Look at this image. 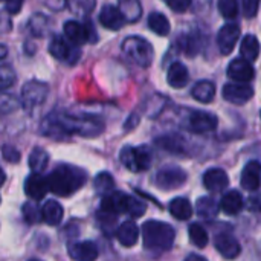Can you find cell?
Instances as JSON below:
<instances>
[{
	"label": "cell",
	"instance_id": "cell-1",
	"mask_svg": "<svg viewBox=\"0 0 261 261\" xmlns=\"http://www.w3.org/2000/svg\"><path fill=\"white\" fill-rule=\"evenodd\" d=\"M102 132L104 122L95 115H70L52 112L41 122V133L52 138H63L67 135L93 138Z\"/></svg>",
	"mask_w": 261,
	"mask_h": 261
},
{
	"label": "cell",
	"instance_id": "cell-2",
	"mask_svg": "<svg viewBox=\"0 0 261 261\" xmlns=\"http://www.w3.org/2000/svg\"><path fill=\"white\" fill-rule=\"evenodd\" d=\"M46 180L49 191L60 197H67L76 193L80 188H83V185L87 180V174L84 170L78 167L63 164L54 168L50 174L46 177Z\"/></svg>",
	"mask_w": 261,
	"mask_h": 261
},
{
	"label": "cell",
	"instance_id": "cell-3",
	"mask_svg": "<svg viewBox=\"0 0 261 261\" xmlns=\"http://www.w3.org/2000/svg\"><path fill=\"white\" fill-rule=\"evenodd\" d=\"M176 232L171 225L159 222V220H148L142 225V240L144 246L153 252H165L173 248Z\"/></svg>",
	"mask_w": 261,
	"mask_h": 261
},
{
	"label": "cell",
	"instance_id": "cell-4",
	"mask_svg": "<svg viewBox=\"0 0 261 261\" xmlns=\"http://www.w3.org/2000/svg\"><path fill=\"white\" fill-rule=\"evenodd\" d=\"M121 50H122V55L130 61L133 63L135 66H139V67H150L153 64V58H154V49H153V44L139 37V35H130L127 37L124 41H122V46H121Z\"/></svg>",
	"mask_w": 261,
	"mask_h": 261
},
{
	"label": "cell",
	"instance_id": "cell-5",
	"mask_svg": "<svg viewBox=\"0 0 261 261\" xmlns=\"http://www.w3.org/2000/svg\"><path fill=\"white\" fill-rule=\"evenodd\" d=\"M63 31H64V38L73 46L98 41V34L92 20H86L83 23L76 20H69L64 23Z\"/></svg>",
	"mask_w": 261,
	"mask_h": 261
},
{
	"label": "cell",
	"instance_id": "cell-6",
	"mask_svg": "<svg viewBox=\"0 0 261 261\" xmlns=\"http://www.w3.org/2000/svg\"><path fill=\"white\" fill-rule=\"evenodd\" d=\"M153 161V153L150 147L139 145V147H124L121 151V162L130 171H145L150 168Z\"/></svg>",
	"mask_w": 261,
	"mask_h": 261
},
{
	"label": "cell",
	"instance_id": "cell-7",
	"mask_svg": "<svg viewBox=\"0 0 261 261\" xmlns=\"http://www.w3.org/2000/svg\"><path fill=\"white\" fill-rule=\"evenodd\" d=\"M49 93V86L46 83L31 80L21 89V104L26 110H34L41 106Z\"/></svg>",
	"mask_w": 261,
	"mask_h": 261
},
{
	"label": "cell",
	"instance_id": "cell-8",
	"mask_svg": "<svg viewBox=\"0 0 261 261\" xmlns=\"http://www.w3.org/2000/svg\"><path fill=\"white\" fill-rule=\"evenodd\" d=\"M49 54L57 58L61 63L66 64H75L78 63L81 52L76 46H73L72 43H69L64 37L60 35H54L49 44Z\"/></svg>",
	"mask_w": 261,
	"mask_h": 261
},
{
	"label": "cell",
	"instance_id": "cell-9",
	"mask_svg": "<svg viewBox=\"0 0 261 261\" xmlns=\"http://www.w3.org/2000/svg\"><path fill=\"white\" fill-rule=\"evenodd\" d=\"M185 182H187V173L176 165L164 167L156 174V185L162 190H167V191L177 190Z\"/></svg>",
	"mask_w": 261,
	"mask_h": 261
},
{
	"label": "cell",
	"instance_id": "cell-10",
	"mask_svg": "<svg viewBox=\"0 0 261 261\" xmlns=\"http://www.w3.org/2000/svg\"><path fill=\"white\" fill-rule=\"evenodd\" d=\"M217 116L203 112V110H193L187 118V128L193 133H208L217 127Z\"/></svg>",
	"mask_w": 261,
	"mask_h": 261
},
{
	"label": "cell",
	"instance_id": "cell-11",
	"mask_svg": "<svg viewBox=\"0 0 261 261\" xmlns=\"http://www.w3.org/2000/svg\"><path fill=\"white\" fill-rule=\"evenodd\" d=\"M240 34H242V29L237 23H226L225 26H222V29L217 34V44H219L220 54L229 55L234 50L240 38Z\"/></svg>",
	"mask_w": 261,
	"mask_h": 261
},
{
	"label": "cell",
	"instance_id": "cell-12",
	"mask_svg": "<svg viewBox=\"0 0 261 261\" xmlns=\"http://www.w3.org/2000/svg\"><path fill=\"white\" fill-rule=\"evenodd\" d=\"M222 95L228 102L242 106V104H246L254 96V89L249 84L231 83V84H225Z\"/></svg>",
	"mask_w": 261,
	"mask_h": 261
},
{
	"label": "cell",
	"instance_id": "cell-13",
	"mask_svg": "<svg viewBox=\"0 0 261 261\" xmlns=\"http://www.w3.org/2000/svg\"><path fill=\"white\" fill-rule=\"evenodd\" d=\"M228 76L236 83L248 84L249 81L254 80L255 69L252 66V63L246 61L245 58H236L228 66Z\"/></svg>",
	"mask_w": 261,
	"mask_h": 261
},
{
	"label": "cell",
	"instance_id": "cell-14",
	"mask_svg": "<svg viewBox=\"0 0 261 261\" xmlns=\"http://www.w3.org/2000/svg\"><path fill=\"white\" fill-rule=\"evenodd\" d=\"M99 23L109 29V31H119L125 26V18L121 14V11L118 9V6L115 5H106L102 6L101 12H99Z\"/></svg>",
	"mask_w": 261,
	"mask_h": 261
},
{
	"label": "cell",
	"instance_id": "cell-15",
	"mask_svg": "<svg viewBox=\"0 0 261 261\" xmlns=\"http://www.w3.org/2000/svg\"><path fill=\"white\" fill-rule=\"evenodd\" d=\"M216 249L219 251V254L228 260H234L240 255V243L237 242V239H234L231 234L228 232H222L216 237L214 240Z\"/></svg>",
	"mask_w": 261,
	"mask_h": 261
},
{
	"label": "cell",
	"instance_id": "cell-16",
	"mask_svg": "<svg viewBox=\"0 0 261 261\" xmlns=\"http://www.w3.org/2000/svg\"><path fill=\"white\" fill-rule=\"evenodd\" d=\"M47 180L40 173H32L24 180V193L32 200H41L47 194Z\"/></svg>",
	"mask_w": 261,
	"mask_h": 261
},
{
	"label": "cell",
	"instance_id": "cell-17",
	"mask_svg": "<svg viewBox=\"0 0 261 261\" xmlns=\"http://www.w3.org/2000/svg\"><path fill=\"white\" fill-rule=\"evenodd\" d=\"M69 255L73 261H95L98 248L93 242H76L69 245Z\"/></svg>",
	"mask_w": 261,
	"mask_h": 261
},
{
	"label": "cell",
	"instance_id": "cell-18",
	"mask_svg": "<svg viewBox=\"0 0 261 261\" xmlns=\"http://www.w3.org/2000/svg\"><path fill=\"white\" fill-rule=\"evenodd\" d=\"M229 184L228 174L222 168H210L203 174V185L211 193H220L223 191Z\"/></svg>",
	"mask_w": 261,
	"mask_h": 261
},
{
	"label": "cell",
	"instance_id": "cell-19",
	"mask_svg": "<svg viewBox=\"0 0 261 261\" xmlns=\"http://www.w3.org/2000/svg\"><path fill=\"white\" fill-rule=\"evenodd\" d=\"M190 81V72L180 61H174L167 72V83L173 89H184Z\"/></svg>",
	"mask_w": 261,
	"mask_h": 261
},
{
	"label": "cell",
	"instance_id": "cell-20",
	"mask_svg": "<svg viewBox=\"0 0 261 261\" xmlns=\"http://www.w3.org/2000/svg\"><path fill=\"white\" fill-rule=\"evenodd\" d=\"M40 219L49 226L60 225L63 220V206L57 200H46L40 210Z\"/></svg>",
	"mask_w": 261,
	"mask_h": 261
},
{
	"label": "cell",
	"instance_id": "cell-21",
	"mask_svg": "<svg viewBox=\"0 0 261 261\" xmlns=\"http://www.w3.org/2000/svg\"><path fill=\"white\" fill-rule=\"evenodd\" d=\"M240 182L248 191H257L260 188V164L257 161H252L245 167Z\"/></svg>",
	"mask_w": 261,
	"mask_h": 261
},
{
	"label": "cell",
	"instance_id": "cell-22",
	"mask_svg": "<svg viewBox=\"0 0 261 261\" xmlns=\"http://www.w3.org/2000/svg\"><path fill=\"white\" fill-rule=\"evenodd\" d=\"M243 206H245V200L239 191H228L222 197V202L219 205V208L228 216H237L243 210Z\"/></svg>",
	"mask_w": 261,
	"mask_h": 261
},
{
	"label": "cell",
	"instance_id": "cell-23",
	"mask_svg": "<svg viewBox=\"0 0 261 261\" xmlns=\"http://www.w3.org/2000/svg\"><path fill=\"white\" fill-rule=\"evenodd\" d=\"M28 29L29 32L34 35V37H46L50 29H52V21L47 15L41 14V12H37L34 14L29 20H28Z\"/></svg>",
	"mask_w": 261,
	"mask_h": 261
},
{
	"label": "cell",
	"instance_id": "cell-24",
	"mask_svg": "<svg viewBox=\"0 0 261 261\" xmlns=\"http://www.w3.org/2000/svg\"><path fill=\"white\" fill-rule=\"evenodd\" d=\"M116 239L122 246L132 248L138 243L139 229L133 222H124L122 225H119V228L116 231Z\"/></svg>",
	"mask_w": 261,
	"mask_h": 261
},
{
	"label": "cell",
	"instance_id": "cell-25",
	"mask_svg": "<svg viewBox=\"0 0 261 261\" xmlns=\"http://www.w3.org/2000/svg\"><path fill=\"white\" fill-rule=\"evenodd\" d=\"M191 95L196 101L210 104L216 96V84L210 80H202L194 84V87L191 89Z\"/></svg>",
	"mask_w": 261,
	"mask_h": 261
},
{
	"label": "cell",
	"instance_id": "cell-26",
	"mask_svg": "<svg viewBox=\"0 0 261 261\" xmlns=\"http://www.w3.org/2000/svg\"><path fill=\"white\" fill-rule=\"evenodd\" d=\"M240 54L249 63H252V61H255L258 58V54H260V41H258V38L254 34L245 35V38L242 40V44H240Z\"/></svg>",
	"mask_w": 261,
	"mask_h": 261
},
{
	"label": "cell",
	"instance_id": "cell-27",
	"mask_svg": "<svg viewBox=\"0 0 261 261\" xmlns=\"http://www.w3.org/2000/svg\"><path fill=\"white\" fill-rule=\"evenodd\" d=\"M202 32L199 29H193L188 34L184 35L182 38V49L187 55L190 57H196L200 49H202Z\"/></svg>",
	"mask_w": 261,
	"mask_h": 261
},
{
	"label": "cell",
	"instance_id": "cell-28",
	"mask_svg": "<svg viewBox=\"0 0 261 261\" xmlns=\"http://www.w3.org/2000/svg\"><path fill=\"white\" fill-rule=\"evenodd\" d=\"M170 213L177 220H188L193 216V206L185 197H176L170 203Z\"/></svg>",
	"mask_w": 261,
	"mask_h": 261
},
{
	"label": "cell",
	"instance_id": "cell-29",
	"mask_svg": "<svg viewBox=\"0 0 261 261\" xmlns=\"http://www.w3.org/2000/svg\"><path fill=\"white\" fill-rule=\"evenodd\" d=\"M148 28L159 37H167L171 31L170 20L162 12H151L148 15Z\"/></svg>",
	"mask_w": 261,
	"mask_h": 261
},
{
	"label": "cell",
	"instance_id": "cell-30",
	"mask_svg": "<svg viewBox=\"0 0 261 261\" xmlns=\"http://www.w3.org/2000/svg\"><path fill=\"white\" fill-rule=\"evenodd\" d=\"M118 9L124 15L125 21H130V23L138 21L142 15V6L139 0H119Z\"/></svg>",
	"mask_w": 261,
	"mask_h": 261
},
{
	"label": "cell",
	"instance_id": "cell-31",
	"mask_svg": "<svg viewBox=\"0 0 261 261\" xmlns=\"http://www.w3.org/2000/svg\"><path fill=\"white\" fill-rule=\"evenodd\" d=\"M156 144L162 148H165L168 153H173V154H182L185 151V142H184V138L177 136V135H167V136H162L156 141Z\"/></svg>",
	"mask_w": 261,
	"mask_h": 261
},
{
	"label": "cell",
	"instance_id": "cell-32",
	"mask_svg": "<svg viewBox=\"0 0 261 261\" xmlns=\"http://www.w3.org/2000/svg\"><path fill=\"white\" fill-rule=\"evenodd\" d=\"M197 214L206 220H211L214 219L217 214H219V203L210 197V196H203L197 200Z\"/></svg>",
	"mask_w": 261,
	"mask_h": 261
},
{
	"label": "cell",
	"instance_id": "cell-33",
	"mask_svg": "<svg viewBox=\"0 0 261 261\" xmlns=\"http://www.w3.org/2000/svg\"><path fill=\"white\" fill-rule=\"evenodd\" d=\"M28 164H29V168L32 170V173H41L47 167V164H49V154H47V151L43 150V148H40V147L34 148V151L29 154Z\"/></svg>",
	"mask_w": 261,
	"mask_h": 261
},
{
	"label": "cell",
	"instance_id": "cell-34",
	"mask_svg": "<svg viewBox=\"0 0 261 261\" xmlns=\"http://www.w3.org/2000/svg\"><path fill=\"white\" fill-rule=\"evenodd\" d=\"M93 185H95V191H96L99 196H102V197H106V196H109V194H112V193L115 191V180H113V177L110 176V173H107V171L99 173V174L95 177Z\"/></svg>",
	"mask_w": 261,
	"mask_h": 261
},
{
	"label": "cell",
	"instance_id": "cell-35",
	"mask_svg": "<svg viewBox=\"0 0 261 261\" xmlns=\"http://www.w3.org/2000/svg\"><path fill=\"white\" fill-rule=\"evenodd\" d=\"M66 6L73 14L89 15L93 12V9L96 6V0H66Z\"/></svg>",
	"mask_w": 261,
	"mask_h": 261
},
{
	"label": "cell",
	"instance_id": "cell-36",
	"mask_svg": "<svg viewBox=\"0 0 261 261\" xmlns=\"http://www.w3.org/2000/svg\"><path fill=\"white\" fill-rule=\"evenodd\" d=\"M190 240L194 246L197 248H205L210 242L208 232L205 231V228L200 223H193L190 226Z\"/></svg>",
	"mask_w": 261,
	"mask_h": 261
},
{
	"label": "cell",
	"instance_id": "cell-37",
	"mask_svg": "<svg viewBox=\"0 0 261 261\" xmlns=\"http://www.w3.org/2000/svg\"><path fill=\"white\" fill-rule=\"evenodd\" d=\"M147 210V205L141 200H138L133 196L125 194V202H124V214H130L132 217H141L144 216Z\"/></svg>",
	"mask_w": 261,
	"mask_h": 261
},
{
	"label": "cell",
	"instance_id": "cell-38",
	"mask_svg": "<svg viewBox=\"0 0 261 261\" xmlns=\"http://www.w3.org/2000/svg\"><path fill=\"white\" fill-rule=\"evenodd\" d=\"M217 6L220 15L228 20H232L239 15V0H219Z\"/></svg>",
	"mask_w": 261,
	"mask_h": 261
},
{
	"label": "cell",
	"instance_id": "cell-39",
	"mask_svg": "<svg viewBox=\"0 0 261 261\" xmlns=\"http://www.w3.org/2000/svg\"><path fill=\"white\" fill-rule=\"evenodd\" d=\"M15 80H17V76H15L14 69L8 64H2L0 66V92L11 87L15 83Z\"/></svg>",
	"mask_w": 261,
	"mask_h": 261
},
{
	"label": "cell",
	"instance_id": "cell-40",
	"mask_svg": "<svg viewBox=\"0 0 261 261\" xmlns=\"http://www.w3.org/2000/svg\"><path fill=\"white\" fill-rule=\"evenodd\" d=\"M17 107H18V101L12 95H8V93L0 92V112L2 113L14 112Z\"/></svg>",
	"mask_w": 261,
	"mask_h": 261
},
{
	"label": "cell",
	"instance_id": "cell-41",
	"mask_svg": "<svg viewBox=\"0 0 261 261\" xmlns=\"http://www.w3.org/2000/svg\"><path fill=\"white\" fill-rule=\"evenodd\" d=\"M23 217L29 225H34V223L41 220L40 219V210L34 203H29V202L24 203V206H23Z\"/></svg>",
	"mask_w": 261,
	"mask_h": 261
},
{
	"label": "cell",
	"instance_id": "cell-42",
	"mask_svg": "<svg viewBox=\"0 0 261 261\" xmlns=\"http://www.w3.org/2000/svg\"><path fill=\"white\" fill-rule=\"evenodd\" d=\"M243 3V14L248 18H252L257 15L258 12V6H260V0H242Z\"/></svg>",
	"mask_w": 261,
	"mask_h": 261
},
{
	"label": "cell",
	"instance_id": "cell-43",
	"mask_svg": "<svg viewBox=\"0 0 261 261\" xmlns=\"http://www.w3.org/2000/svg\"><path fill=\"white\" fill-rule=\"evenodd\" d=\"M167 5L174 12H185L188 8H191V0H167Z\"/></svg>",
	"mask_w": 261,
	"mask_h": 261
},
{
	"label": "cell",
	"instance_id": "cell-44",
	"mask_svg": "<svg viewBox=\"0 0 261 261\" xmlns=\"http://www.w3.org/2000/svg\"><path fill=\"white\" fill-rule=\"evenodd\" d=\"M2 151H3V158H5L8 162L15 164V162L20 161V153H18L17 148H14V147H11V145H3Z\"/></svg>",
	"mask_w": 261,
	"mask_h": 261
},
{
	"label": "cell",
	"instance_id": "cell-45",
	"mask_svg": "<svg viewBox=\"0 0 261 261\" xmlns=\"http://www.w3.org/2000/svg\"><path fill=\"white\" fill-rule=\"evenodd\" d=\"M24 0H5V11L8 14H18L23 8Z\"/></svg>",
	"mask_w": 261,
	"mask_h": 261
},
{
	"label": "cell",
	"instance_id": "cell-46",
	"mask_svg": "<svg viewBox=\"0 0 261 261\" xmlns=\"http://www.w3.org/2000/svg\"><path fill=\"white\" fill-rule=\"evenodd\" d=\"M211 2L213 0H191V6L194 9V12L197 14H205L210 8H211Z\"/></svg>",
	"mask_w": 261,
	"mask_h": 261
},
{
	"label": "cell",
	"instance_id": "cell-47",
	"mask_svg": "<svg viewBox=\"0 0 261 261\" xmlns=\"http://www.w3.org/2000/svg\"><path fill=\"white\" fill-rule=\"evenodd\" d=\"M43 5L52 11H61L63 8H66V0H41Z\"/></svg>",
	"mask_w": 261,
	"mask_h": 261
},
{
	"label": "cell",
	"instance_id": "cell-48",
	"mask_svg": "<svg viewBox=\"0 0 261 261\" xmlns=\"http://www.w3.org/2000/svg\"><path fill=\"white\" fill-rule=\"evenodd\" d=\"M11 31V18L6 11L0 12V32H9Z\"/></svg>",
	"mask_w": 261,
	"mask_h": 261
},
{
	"label": "cell",
	"instance_id": "cell-49",
	"mask_svg": "<svg viewBox=\"0 0 261 261\" xmlns=\"http://www.w3.org/2000/svg\"><path fill=\"white\" fill-rule=\"evenodd\" d=\"M185 261H206V258H203V257H200V255L193 254V255H188Z\"/></svg>",
	"mask_w": 261,
	"mask_h": 261
},
{
	"label": "cell",
	"instance_id": "cell-50",
	"mask_svg": "<svg viewBox=\"0 0 261 261\" xmlns=\"http://www.w3.org/2000/svg\"><path fill=\"white\" fill-rule=\"evenodd\" d=\"M6 55H8V47H6L5 44L0 43V60H3Z\"/></svg>",
	"mask_w": 261,
	"mask_h": 261
},
{
	"label": "cell",
	"instance_id": "cell-51",
	"mask_svg": "<svg viewBox=\"0 0 261 261\" xmlns=\"http://www.w3.org/2000/svg\"><path fill=\"white\" fill-rule=\"evenodd\" d=\"M5 184V173L2 171V168H0V187Z\"/></svg>",
	"mask_w": 261,
	"mask_h": 261
},
{
	"label": "cell",
	"instance_id": "cell-52",
	"mask_svg": "<svg viewBox=\"0 0 261 261\" xmlns=\"http://www.w3.org/2000/svg\"><path fill=\"white\" fill-rule=\"evenodd\" d=\"M29 261H40V260H29Z\"/></svg>",
	"mask_w": 261,
	"mask_h": 261
},
{
	"label": "cell",
	"instance_id": "cell-53",
	"mask_svg": "<svg viewBox=\"0 0 261 261\" xmlns=\"http://www.w3.org/2000/svg\"><path fill=\"white\" fill-rule=\"evenodd\" d=\"M0 2H5V0H0Z\"/></svg>",
	"mask_w": 261,
	"mask_h": 261
}]
</instances>
